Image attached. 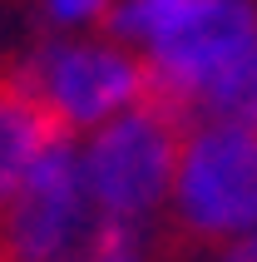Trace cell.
Here are the masks:
<instances>
[{
    "label": "cell",
    "instance_id": "cell-1",
    "mask_svg": "<svg viewBox=\"0 0 257 262\" xmlns=\"http://www.w3.org/2000/svg\"><path fill=\"white\" fill-rule=\"evenodd\" d=\"M109 35L143 55L154 99L188 119L203 89L257 40V0H119Z\"/></svg>",
    "mask_w": 257,
    "mask_h": 262
},
{
    "label": "cell",
    "instance_id": "cell-2",
    "mask_svg": "<svg viewBox=\"0 0 257 262\" xmlns=\"http://www.w3.org/2000/svg\"><path fill=\"white\" fill-rule=\"evenodd\" d=\"M74 144H79V173L99 223L143 228L154 213H168L178 144H183V119L168 104L148 99Z\"/></svg>",
    "mask_w": 257,
    "mask_h": 262
},
{
    "label": "cell",
    "instance_id": "cell-3",
    "mask_svg": "<svg viewBox=\"0 0 257 262\" xmlns=\"http://www.w3.org/2000/svg\"><path fill=\"white\" fill-rule=\"evenodd\" d=\"M15 79L35 94V104L70 139H84L99 124L154 99L143 55L134 45L114 40V35H94V30L45 40Z\"/></svg>",
    "mask_w": 257,
    "mask_h": 262
},
{
    "label": "cell",
    "instance_id": "cell-4",
    "mask_svg": "<svg viewBox=\"0 0 257 262\" xmlns=\"http://www.w3.org/2000/svg\"><path fill=\"white\" fill-rule=\"evenodd\" d=\"M168 213L178 233L228 248L257 233V129L198 119L183 129Z\"/></svg>",
    "mask_w": 257,
    "mask_h": 262
},
{
    "label": "cell",
    "instance_id": "cell-5",
    "mask_svg": "<svg viewBox=\"0 0 257 262\" xmlns=\"http://www.w3.org/2000/svg\"><path fill=\"white\" fill-rule=\"evenodd\" d=\"M94 233L99 213L79 173V144L59 134L0 213V262H65Z\"/></svg>",
    "mask_w": 257,
    "mask_h": 262
},
{
    "label": "cell",
    "instance_id": "cell-6",
    "mask_svg": "<svg viewBox=\"0 0 257 262\" xmlns=\"http://www.w3.org/2000/svg\"><path fill=\"white\" fill-rule=\"evenodd\" d=\"M55 139H59V129L35 104V94L20 79H0V213L10 208L25 173Z\"/></svg>",
    "mask_w": 257,
    "mask_h": 262
},
{
    "label": "cell",
    "instance_id": "cell-7",
    "mask_svg": "<svg viewBox=\"0 0 257 262\" xmlns=\"http://www.w3.org/2000/svg\"><path fill=\"white\" fill-rule=\"evenodd\" d=\"M193 119H223V124H252L257 129V40L203 89Z\"/></svg>",
    "mask_w": 257,
    "mask_h": 262
},
{
    "label": "cell",
    "instance_id": "cell-8",
    "mask_svg": "<svg viewBox=\"0 0 257 262\" xmlns=\"http://www.w3.org/2000/svg\"><path fill=\"white\" fill-rule=\"evenodd\" d=\"M65 262H148V252H143L139 228H114V223H99V233L89 237L74 257H65Z\"/></svg>",
    "mask_w": 257,
    "mask_h": 262
},
{
    "label": "cell",
    "instance_id": "cell-9",
    "mask_svg": "<svg viewBox=\"0 0 257 262\" xmlns=\"http://www.w3.org/2000/svg\"><path fill=\"white\" fill-rule=\"evenodd\" d=\"M35 5H40V15L59 35H84L94 25H109L119 0H35Z\"/></svg>",
    "mask_w": 257,
    "mask_h": 262
},
{
    "label": "cell",
    "instance_id": "cell-10",
    "mask_svg": "<svg viewBox=\"0 0 257 262\" xmlns=\"http://www.w3.org/2000/svg\"><path fill=\"white\" fill-rule=\"evenodd\" d=\"M218 252H223L218 262H257V233L243 237V243H228V248H218Z\"/></svg>",
    "mask_w": 257,
    "mask_h": 262
}]
</instances>
